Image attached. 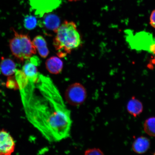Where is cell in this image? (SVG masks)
Returning a JSON list of instances; mask_svg holds the SVG:
<instances>
[{"label": "cell", "instance_id": "6da1fadb", "mask_svg": "<svg viewBox=\"0 0 155 155\" xmlns=\"http://www.w3.org/2000/svg\"><path fill=\"white\" fill-rule=\"evenodd\" d=\"M19 90L27 119L46 140L58 142L69 137L71 112L50 78L39 73L36 82L28 80Z\"/></svg>", "mask_w": 155, "mask_h": 155}, {"label": "cell", "instance_id": "7a4b0ae2", "mask_svg": "<svg viewBox=\"0 0 155 155\" xmlns=\"http://www.w3.org/2000/svg\"><path fill=\"white\" fill-rule=\"evenodd\" d=\"M53 45L60 58H64L82 44L80 35L74 22L65 21L56 32Z\"/></svg>", "mask_w": 155, "mask_h": 155}, {"label": "cell", "instance_id": "3957f363", "mask_svg": "<svg viewBox=\"0 0 155 155\" xmlns=\"http://www.w3.org/2000/svg\"><path fill=\"white\" fill-rule=\"evenodd\" d=\"M14 36L9 40V47L15 57L21 61L28 59L36 53V48L28 35L19 34L12 28Z\"/></svg>", "mask_w": 155, "mask_h": 155}, {"label": "cell", "instance_id": "277c9868", "mask_svg": "<svg viewBox=\"0 0 155 155\" xmlns=\"http://www.w3.org/2000/svg\"><path fill=\"white\" fill-rule=\"evenodd\" d=\"M128 35L127 40L130 46L133 49L137 51L143 50L149 52L150 46L155 40L152 34L145 31L137 33L135 35Z\"/></svg>", "mask_w": 155, "mask_h": 155}, {"label": "cell", "instance_id": "5b68a950", "mask_svg": "<svg viewBox=\"0 0 155 155\" xmlns=\"http://www.w3.org/2000/svg\"><path fill=\"white\" fill-rule=\"evenodd\" d=\"M86 97V89L79 83L71 84L68 87L65 93L67 101L73 106L81 105L85 101Z\"/></svg>", "mask_w": 155, "mask_h": 155}, {"label": "cell", "instance_id": "8992f818", "mask_svg": "<svg viewBox=\"0 0 155 155\" xmlns=\"http://www.w3.org/2000/svg\"><path fill=\"white\" fill-rule=\"evenodd\" d=\"M61 3V0H30L32 10L40 17L58 8Z\"/></svg>", "mask_w": 155, "mask_h": 155}, {"label": "cell", "instance_id": "52a82bcc", "mask_svg": "<svg viewBox=\"0 0 155 155\" xmlns=\"http://www.w3.org/2000/svg\"><path fill=\"white\" fill-rule=\"evenodd\" d=\"M15 148V143L12 136L5 130H0V155H10Z\"/></svg>", "mask_w": 155, "mask_h": 155}, {"label": "cell", "instance_id": "ba28073f", "mask_svg": "<svg viewBox=\"0 0 155 155\" xmlns=\"http://www.w3.org/2000/svg\"><path fill=\"white\" fill-rule=\"evenodd\" d=\"M60 19L57 15L49 14L45 15L42 20L39 22V25L50 32H56L60 26Z\"/></svg>", "mask_w": 155, "mask_h": 155}, {"label": "cell", "instance_id": "9c48e42d", "mask_svg": "<svg viewBox=\"0 0 155 155\" xmlns=\"http://www.w3.org/2000/svg\"><path fill=\"white\" fill-rule=\"evenodd\" d=\"M150 139L146 137L141 136L137 137L134 141L132 148L134 152L137 153L144 154L150 149Z\"/></svg>", "mask_w": 155, "mask_h": 155}, {"label": "cell", "instance_id": "30bf717a", "mask_svg": "<svg viewBox=\"0 0 155 155\" xmlns=\"http://www.w3.org/2000/svg\"><path fill=\"white\" fill-rule=\"evenodd\" d=\"M17 70L15 62L10 58H1L0 63V71L6 76H11L15 74Z\"/></svg>", "mask_w": 155, "mask_h": 155}, {"label": "cell", "instance_id": "8fae6325", "mask_svg": "<svg viewBox=\"0 0 155 155\" xmlns=\"http://www.w3.org/2000/svg\"><path fill=\"white\" fill-rule=\"evenodd\" d=\"M22 70L29 81L34 82L37 81L39 73L36 66L31 62L29 59L26 60Z\"/></svg>", "mask_w": 155, "mask_h": 155}, {"label": "cell", "instance_id": "7c38bea8", "mask_svg": "<svg viewBox=\"0 0 155 155\" xmlns=\"http://www.w3.org/2000/svg\"><path fill=\"white\" fill-rule=\"evenodd\" d=\"M63 62L59 58L53 57L48 59L46 62V69L53 74H57L61 72L63 68Z\"/></svg>", "mask_w": 155, "mask_h": 155}, {"label": "cell", "instance_id": "4fadbf2b", "mask_svg": "<svg viewBox=\"0 0 155 155\" xmlns=\"http://www.w3.org/2000/svg\"><path fill=\"white\" fill-rule=\"evenodd\" d=\"M127 108V112L135 117L140 115L143 110L142 103L134 96L128 102Z\"/></svg>", "mask_w": 155, "mask_h": 155}, {"label": "cell", "instance_id": "5bb4252c", "mask_svg": "<svg viewBox=\"0 0 155 155\" xmlns=\"http://www.w3.org/2000/svg\"><path fill=\"white\" fill-rule=\"evenodd\" d=\"M32 43L35 48L38 49L41 57L44 58L48 57L49 51L46 40L43 37L40 35L36 36L33 40Z\"/></svg>", "mask_w": 155, "mask_h": 155}, {"label": "cell", "instance_id": "9a60e30c", "mask_svg": "<svg viewBox=\"0 0 155 155\" xmlns=\"http://www.w3.org/2000/svg\"><path fill=\"white\" fill-rule=\"evenodd\" d=\"M143 127L147 134L150 137H155V117H149L146 120Z\"/></svg>", "mask_w": 155, "mask_h": 155}, {"label": "cell", "instance_id": "2e32d148", "mask_svg": "<svg viewBox=\"0 0 155 155\" xmlns=\"http://www.w3.org/2000/svg\"><path fill=\"white\" fill-rule=\"evenodd\" d=\"M24 23L25 28L28 30H33L37 25L36 17L33 15H27L24 19Z\"/></svg>", "mask_w": 155, "mask_h": 155}, {"label": "cell", "instance_id": "e0dca14e", "mask_svg": "<svg viewBox=\"0 0 155 155\" xmlns=\"http://www.w3.org/2000/svg\"><path fill=\"white\" fill-rule=\"evenodd\" d=\"M7 86L9 88H18L17 83L15 76L12 77L10 76L9 77L7 81Z\"/></svg>", "mask_w": 155, "mask_h": 155}, {"label": "cell", "instance_id": "ac0fdd59", "mask_svg": "<svg viewBox=\"0 0 155 155\" xmlns=\"http://www.w3.org/2000/svg\"><path fill=\"white\" fill-rule=\"evenodd\" d=\"M85 155H103L104 153L100 149L97 148L89 149L85 152Z\"/></svg>", "mask_w": 155, "mask_h": 155}, {"label": "cell", "instance_id": "d6986e66", "mask_svg": "<svg viewBox=\"0 0 155 155\" xmlns=\"http://www.w3.org/2000/svg\"><path fill=\"white\" fill-rule=\"evenodd\" d=\"M31 62L34 64L36 66H38L40 64V60L39 58L36 56H32L31 57L29 58Z\"/></svg>", "mask_w": 155, "mask_h": 155}, {"label": "cell", "instance_id": "ffe728a7", "mask_svg": "<svg viewBox=\"0 0 155 155\" xmlns=\"http://www.w3.org/2000/svg\"><path fill=\"white\" fill-rule=\"evenodd\" d=\"M150 20V24L151 26L155 28V9L151 13Z\"/></svg>", "mask_w": 155, "mask_h": 155}, {"label": "cell", "instance_id": "44dd1931", "mask_svg": "<svg viewBox=\"0 0 155 155\" xmlns=\"http://www.w3.org/2000/svg\"><path fill=\"white\" fill-rule=\"evenodd\" d=\"M68 1L70 2H74V1L75 2V1H79V0H68Z\"/></svg>", "mask_w": 155, "mask_h": 155}, {"label": "cell", "instance_id": "7402d4cb", "mask_svg": "<svg viewBox=\"0 0 155 155\" xmlns=\"http://www.w3.org/2000/svg\"><path fill=\"white\" fill-rule=\"evenodd\" d=\"M153 154L155 155V152H154V153H153Z\"/></svg>", "mask_w": 155, "mask_h": 155}]
</instances>
